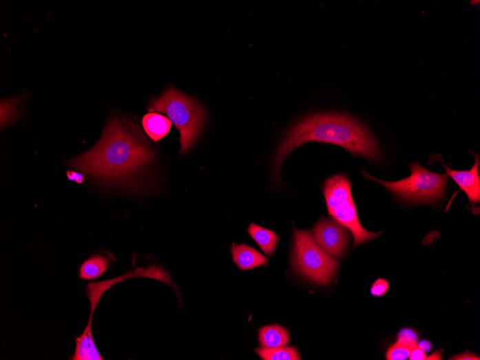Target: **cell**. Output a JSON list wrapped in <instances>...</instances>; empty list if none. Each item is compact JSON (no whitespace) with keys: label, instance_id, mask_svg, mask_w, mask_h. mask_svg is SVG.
<instances>
[{"label":"cell","instance_id":"obj_1","mask_svg":"<svg viewBox=\"0 0 480 360\" xmlns=\"http://www.w3.org/2000/svg\"><path fill=\"white\" fill-rule=\"evenodd\" d=\"M155 158L151 143L138 125L125 118L114 117L109 120L101 140L70 163L95 178L120 183L143 172Z\"/></svg>","mask_w":480,"mask_h":360},{"label":"cell","instance_id":"obj_2","mask_svg":"<svg viewBox=\"0 0 480 360\" xmlns=\"http://www.w3.org/2000/svg\"><path fill=\"white\" fill-rule=\"evenodd\" d=\"M311 142L336 145L354 156L372 162H378L382 158V151L365 125L348 114L318 113L293 125L281 140L273 162L277 181L280 179V169L289 154Z\"/></svg>","mask_w":480,"mask_h":360},{"label":"cell","instance_id":"obj_3","mask_svg":"<svg viewBox=\"0 0 480 360\" xmlns=\"http://www.w3.org/2000/svg\"><path fill=\"white\" fill-rule=\"evenodd\" d=\"M149 111L160 112L169 118L180 132V155L195 144L206 123L204 107L180 91L169 87L149 103Z\"/></svg>","mask_w":480,"mask_h":360},{"label":"cell","instance_id":"obj_4","mask_svg":"<svg viewBox=\"0 0 480 360\" xmlns=\"http://www.w3.org/2000/svg\"><path fill=\"white\" fill-rule=\"evenodd\" d=\"M351 189L348 178L343 175H336L327 180L323 191L328 214L335 222L349 229L354 237L353 247L356 248L359 244L375 239L383 232L372 233L362 226Z\"/></svg>","mask_w":480,"mask_h":360},{"label":"cell","instance_id":"obj_5","mask_svg":"<svg viewBox=\"0 0 480 360\" xmlns=\"http://www.w3.org/2000/svg\"><path fill=\"white\" fill-rule=\"evenodd\" d=\"M408 167L411 175L407 178L395 182L377 179L366 171H363V173L366 178L382 184L393 193L407 201L432 203L442 198L448 187V175L429 171L418 162H413Z\"/></svg>","mask_w":480,"mask_h":360},{"label":"cell","instance_id":"obj_6","mask_svg":"<svg viewBox=\"0 0 480 360\" xmlns=\"http://www.w3.org/2000/svg\"><path fill=\"white\" fill-rule=\"evenodd\" d=\"M293 255L296 271L320 285L332 282L339 268L337 260L319 246L309 231H294Z\"/></svg>","mask_w":480,"mask_h":360},{"label":"cell","instance_id":"obj_7","mask_svg":"<svg viewBox=\"0 0 480 360\" xmlns=\"http://www.w3.org/2000/svg\"><path fill=\"white\" fill-rule=\"evenodd\" d=\"M312 235L319 246L333 257L344 255L351 240L345 226L327 219L320 220L314 226Z\"/></svg>","mask_w":480,"mask_h":360},{"label":"cell","instance_id":"obj_8","mask_svg":"<svg viewBox=\"0 0 480 360\" xmlns=\"http://www.w3.org/2000/svg\"><path fill=\"white\" fill-rule=\"evenodd\" d=\"M475 158V162L472 169L469 171H454L446 166V175L450 176L458 184L460 189L464 191L468 196L470 202L472 204L479 203L480 201V179L479 176V167L480 165L479 156L472 152Z\"/></svg>","mask_w":480,"mask_h":360},{"label":"cell","instance_id":"obj_9","mask_svg":"<svg viewBox=\"0 0 480 360\" xmlns=\"http://www.w3.org/2000/svg\"><path fill=\"white\" fill-rule=\"evenodd\" d=\"M231 255H233L236 265L242 271L251 270L264 266L269 262L266 257L255 249L243 244H233V248H231Z\"/></svg>","mask_w":480,"mask_h":360},{"label":"cell","instance_id":"obj_10","mask_svg":"<svg viewBox=\"0 0 480 360\" xmlns=\"http://www.w3.org/2000/svg\"><path fill=\"white\" fill-rule=\"evenodd\" d=\"M259 342L262 348H278L286 347L290 340L288 330L275 324L264 326L260 329Z\"/></svg>","mask_w":480,"mask_h":360},{"label":"cell","instance_id":"obj_11","mask_svg":"<svg viewBox=\"0 0 480 360\" xmlns=\"http://www.w3.org/2000/svg\"><path fill=\"white\" fill-rule=\"evenodd\" d=\"M143 125L147 135L157 142L169 134L172 123L159 113H148L143 119Z\"/></svg>","mask_w":480,"mask_h":360},{"label":"cell","instance_id":"obj_12","mask_svg":"<svg viewBox=\"0 0 480 360\" xmlns=\"http://www.w3.org/2000/svg\"><path fill=\"white\" fill-rule=\"evenodd\" d=\"M247 232L264 253L269 256H272L274 254L278 240V235L275 232L255 224H251L248 227Z\"/></svg>","mask_w":480,"mask_h":360},{"label":"cell","instance_id":"obj_13","mask_svg":"<svg viewBox=\"0 0 480 360\" xmlns=\"http://www.w3.org/2000/svg\"><path fill=\"white\" fill-rule=\"evenodd\" d=\"M109 266V260L102 255H94L85 262L80 269L81 279L92 280L103 275Z\"/></svg>","mask_w":480,"mask_h":360},{"label":"cell","instance_id":"obj_14","mask_svg":"<svg viewBox=\"0 0 480 360\" xmlns=\"http://www.w3.org/2000/svg\"><path fill=\"white\" fill-rule=\"evenodd\" d=\"M257 354L264 360H300L299 351L293 348H260Z\"/></svg>","mask_w":480,"mask_h":360},{"label":"cell","instance_id":"obj_15","mask_svg":"<svg viewBox=\"0 0 480 360\" xmlns=\"http://www.w3.org/2000/svg\"><path fill=\"white\" fill-rule=\"evenodd\" d=\"M418 347L416 340L400 337L398 342L387 352L388 360H405L409 358L413 350Z\"/></svg>","mask_w":480,"mask_h":360},{"label":"cell","instance_id":"obj_16","mask_svg":"<svg viewBox=\"0 0 480 360\" xmlns=\"http://www.w3.org/2000/svg\"><path fill=\"white\" fill-rule=\"evenodd\" d=\"M18 100H9L1 102V125L2 127L9 124L16 117Z\"/></svg>","mask_w":480,"mask_h":360},{"label":"cell","instance_id":"obj_17","mask_svg":"<svg viewBox=\"0 0 480 360\" xmlns=\"http://www.w3.org/2000/svg\"><path fill=\"white\" fill-rule=\"evenodd\" d=\"M389 289V284L384 279H378L371 288L372 295L375 297H382L385 295Z\"/></svg>","mask_w":480,"mask_h":360},{"label":"cell","instance_id":"obj_18","mask_svg":"<svg viewBox=\"0 0 480 360\" xmlns=\"http://www.w3.org/2000/svg\"><path fill=\"white\" fill-rule=\"evenodd\" d=\"M409 358L410 360H425L427 356L425 352L418 346L413 350Z\"/></svg>","mask_w":480,"mask_h":360},{"label":"cell","instance_id":"obj_19","mask_svg":"<svg viewBox=\"0 0 480 360\" xmlns=\"http://www.w3.org/2000/svg\"><path fill=\"white\" fill-rule=\"evenodd\" d=\"M66 175H67V177L70 181L76 182L78 184H81L85 181V176L81 173L74 171H69L66 173Z\"/></svg>","mask_w":480,"mask_h":360},{"label":"cell","instance_id":"obj_20","mask_svg":"<svg viewBox=\"0 0 480 360\" xmlns=\"http://www.w3.org/2000/svg\"><path fill=\"white\" fill-rule=\"evenodd\" d=\"M451 359H459V360H479V358L472 353H465L460 355H457L452 358Z\"/></svg>","mask_w":480,"mask_h":360},{"label":"cell","instance_id":"obj_21","mask_svg":"<svg viewBox=\"0 0 480 360\" xmlns=\"http://www.w3.org/2000/svg\"><path fill=\"white\" fill-rule=\"evenodd\" d=\"M421 349H422L424 352H428L432 348L431 343L428 342V341H423L419 343V346H418Z\"/></svg>","mask_w":480,"mask_h":360},{"label":"cell","instance_id":"obj_22","mask_svg":"<svg viewBox=\"0 0 480 360\" xmlns=\"http://www.w3.org/2000/svg\"><path fill=\"white\" fill-rule=\"evenodd\" d=\"M426 359H441V356L439 353H435L432 356L427 357Z\"/></svg>","mask_w":480,"mask_h":360}]
</instances>
